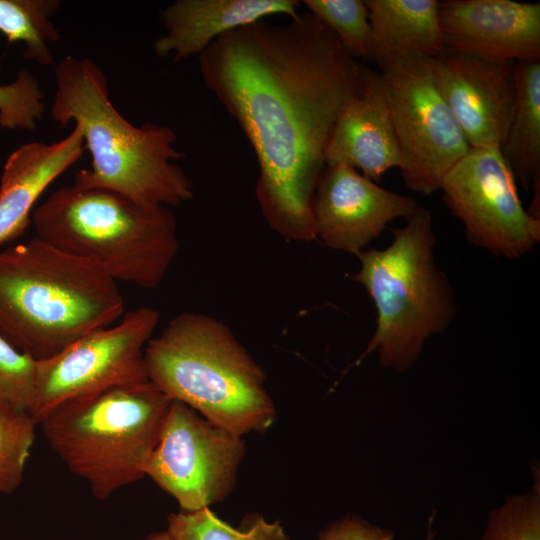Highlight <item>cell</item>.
Listing matches in <instances>:
<instances>
[{
    "mask_svg": "<svg viewBox=\"0 0 540 540\" xmlns=\"http://www.w3.org/2000/svg\"><path fill=\"white\" fill-rule=\"evenodd\" d=\"M171 402L147 380L63 402L38 425L69 471L104 500L145 477Z\"/></svg>",
    "mask_w": 540,
    "mask_h": 540,
    "instance_id": "7",
    "label": "cell"
},
{
    "mask_svg": "<svg viewBox=\"0 0 540 540\" xmlns=\"http://www.w3.org/2000/svg\"><path fill=\"white\" fill-rule=\"evenodd\" d=\"M167 526L173 540H289L279 520L269 522L262 515L251 514L235 528L210 507L170 513Z\"/></svg>",
    "mask_w": 540,
    "mask_h": 540,
    "instance_id": "21",
    "label": "cell"
},
{
    "mask_svg": "<svg viewBox=\"0 0 540 540\" xmlns=\"http://www.w3.org/2000/svg\"><path fill=\"white\" fill-rule=\"evenodd\" d=\"M445 52L496 62L540 61V3L439 1Z\"/></svg>",
    "mask_w": 540,
    "mask_h": 540,
    "instance_id": "14",
    "label": "cell"
},
{
    "mask_svg": "<svg viewBox=\"0 0 540 540\" xmlns=\"http://www.w3.org/2000/svg\"><path fill=\"white\" fill-rule=\"evenodd\" d=\"M325 166H350L372 181L401 168V153L378 72L367 68L359 91L344 105L324 151Z\"/></svg>",
    "mask_w": 540,
    "mask_h": 540,
    "instance_id": "15",
    "label": "cell"
},
{
    "mask_svg": "<svg viewBox=\"0 0 540 540\" xmlns=\"http://www.w3.org/2000/svg\"><path fill=\"white\" fill-rule=\"evenodd\" d=\"M418 207L415 198L383 188L350 166H325L313 198L316 238L357 256L391 221L407 219Z\"/></svg>",
    "mask_w": 540,
    "mask_h": 540,
    "instance_id": "12",
    "label": "cell"
},
{
    "mask_svg": "<svg viewBox=\"0 0 540 540\" xmlns=\"http://www.w3.org/2000/svg\"><path fill=\"white\" fill-rule=\"evenodd\" d=\"M31 103V87L24 78L16 77L12 83L0 85V126L12 127L20 123Z\"/></svg>",
    "mask_w": 540,
    "mask_h": 540,
    "instance_id": "27",
    "label": "cell"
},
{
    "mask_svg": "<svg viewBox=\"0 0 540 540\" xmlns=\"http://www.w3.org/2000/svg\"><path fill=\"white\" fill-rule=\"evenodd\" d=\"M434 82L472 148L501 147L515 105V62L449 52L431 58Z\"/></svg>",
    "mask_w": 540,
    "mask_h": 540,
    "instance_id": "13",
    "label": "cell"
},
{
    "mask_svg": "<svg viewBox=\"0 0 540 540\" xmlns=\"http://www.w3.org/2000/svg\"><path fill=\"white\" fill-rule=\"evenodd\" d=\"M145 540H173L167 531L153 533L149 535Z\"/></svg>",
    "mask_w": 540,
    "mask_h": 540,
    "instance_id": "28",
    "label": "cell"
},
{
    "mask_svg": "<svg viewBox=\"0 0 540 540\" xmlns=\"http://www.w3.org/2000/svg\"><path fill=\"white\" fill-rule=\"evenodd\" d=\"M118 283L38 237L0 250V337L36 360L125 314Z\"/></svg>",
    "mask_w": 540,
    "mask_h": 540,
    "instance_id": "3",
    "label": "cell"
},
{
    "mask_svg": "<svg viewBox=\"0 0 540 540\" xmlns=\"http://www.w3.org/2000/svg\"><path fill=\"white\" fill-rule=\"evenodd\" d=\"M54 72L51 117L61 126H78L91 156L90 169L75 174L74 186L110 189L139 203L166 207L193 198V182L176 164L184 154L175 148L170 127L130 123L112 104L102 68L89 58L67 55Z\"/></svg>",
    "mask_w": 540,
    "mask_h": 540,
    "instance_id": "2",
    "label": "cell"
},
{
    "mask_svg": "<svg viewBox=\"0 0 540 540\" xmlns=\"http://www.w3.org/2000/svg\"><path fill=\"white\" fill-rule=\"evenodd\" d=\"M394 533L356 515L336 520L323 529L317 540H392Z\"/></svg>",
    "mask_w": 540,
    "mask_h": 540,
    "instance_id": "26",
    "label": "cell"
},
{
    "mask_svg": "<svg viewBox=\"0 0 540 540\" xmlns=\"http://www.w3.org/2000/svg\"><path fill=\"white\" fill-rule=\"evenodd\" d=\"M59 0H0V32L8 42L24 44V57L40 65L54 62L49 44L60 39L51 17Z\"/></svg>",
    "mask_w": 540,
    "mask_h": 540,
    "instance_id": "20",
    "label": "cell"
},
{
    "mask_svg": "<svg viewBox=\"0 0 540 540\" xmlns=\"http://www.w3.org/2000/svg\"><path fill=\"white\" fill-rule=\"evenodd\" d=\"M302 3L357 60H372L371 26L362 0H304Z\"/></svg>",
    "mask_w": 540,
    "mask_h": 540,
    "instance_id": "23",
    "label": "cell"
},
{
    "mask_svg": "<svg viewBox=\"0 0 540 540\" xmlns=\"http://www.w3.org/2000/svg\"><path fill=\"white\" fill-rule=\"evenodd\" d=\"M36 237L77 257L115 282L157 287L178 249L177 222L162 205L98 187H61L34 208Z\"/></svg>",
    "mask_w": 540,
    "mask_h": 540,
    "instance_id": "5",
    "label": "cell"
},
{
    "mask_svg": "<svg viewBox=\"0 0 540 540\" xmlns=\"http://www.w3.org/2000/svg\"><path fill=\"white\" fill-rule=\"evenodd\" d=\"M439 190L474 246L514 260L539 244L540 219L523 207L499 147H470L445 174Z\"/></svg>",
    "mask_w": 540,
    "mask_h": 540,
    "instance_id": "10",
    "label": "cell"
},
{
    "mask_svg": "<svg viewBox=\"0 0 540 540\" xmlns=\"http://www.w3.org/2000/svg\"><path fill=\"white\" fill-rule=\"evenodd\" d=\"M144 364L148 380L169 399L241 437L262 433L275 420L263 369L214 317H174L148 341Z\"/></svg>",
    "mask_w": 540,
    "mask_h": 540,
    "instance_id": "4",
    "label": "cell"
},
{
    "mask_svg": "<svg viewBox=\"0 0 540 540\" xmlns=\"http://www.w3.org/2000/svg\"><path fill=\"white\" fill-rule=\"evenodd\" d=\"M37 425L29 411L0 402V493L21 484Z\"/></svg>",
    "mask_w": 540,
    "mask_h": 540,
    "instance_id": "22",
    "label": "cell"
},
{
    "mask_svg": "<svg viewBox=\"0 0 540 540\" xmlns=\"http://www.w3.org/2000/svg\"><path fill=\"white\" fill-rule=\"evenodd\" d=\"M429 537H430V535H429ZM429 537H428V539H427V540H429Z\"/></svg>",
    "mask_w": 540,
    "mask_h": 540,
    "instance_id": "29",
    "label": "cell"
},
{
    "mask_svg": "<svg viewBox=\"0 0 540 540\" xmlns=\"http://www.w3.org/2000/svg\"><path fill=\"white\" fill-rule=\"evenodd\" d=\"M159 322L150 307L125 312L116 323L79 338L61 352L37 360L30 413L40 420L56 406L110 387L148 380L144 350Z\"/></svg>",
    "mask_w": 540,
    "mask_h": 540,
    "instance_id": "9",
    "label": "cell"
},
{
    "mask_svg": "<svg viewBox=\"0 0 540 540\" xmlns=\"http://www.w3.org/2000/svg\"><path fill=\"white\" fill-rule=\"evenodd\" d=\"M384 249L360 252L352 280L373 300L376 328L356 364L378 352L380 364L398 372L409 369L426 341L443 333L456 313L449 280L435 261L432 214L418 207Z\"/></svg>",
    "mask_w": 540,
    "mask_h": 540,
    "instance_id": "6",
    "label": "cell"
},
{
    "mask_svg": "<svg viewBox=\"0 0 540 540\" xmlns=\"http://www.w3.org/2000/svg\"><path fill=\"white\" fill-rule=\"evenodd\" d=\"M480 540H540V492L509 496L492 510Z\"/></svg>",
    "mask_w": 540,
    "mask_h": 540,
    "instance_id": "24",
    "label": "cell"
},
{
    "mask_svg": "<svg viewBox=\"0 0 540 540\" xmlns=\"http://www.w3.org/2000/svg\"><path fill=\"white\" fill-rule=\"evenodd\" d=\"M430 57L404 54L378 63L400 153L405 185L429 195L470 146L440 94Z\"/></svg>",
    "mask_w": 540,
    "mask_h": 540,
    "instance_id": "8",
    "label": "cell"
},
{
    "mask_svg": "<svg viewBox=\"0 0 540 540\" xmlns=\"http://www.w3.org/2000/svg\"><path fill=\"white\" fill-rule=\"evenodd\" d=\"M78 126L53 143L22 144L6 159L0 178V246L21 235L44 191L83 154Z\"/></svg>",
    "mask_w": 540,
    "mask_h": 540,
    "instance_id": "17",
    "label": "cell"
},
{
    "mask_svg": "<svg viewBox=\"0 0 540 540\" xmlns=\"http://www.w3.org/2000/svg\"><path fill=\"white\" fill-rule=\"evenodd\" d=\"M198 59L205 86L255 153V195L268 225L287 239H316L325 147L368 67L308 11L286 24L260 20L228 31Z\"/></svg>",
    "mask_w": 540,
    "mask_h": 540,
    "instance_id": "1",
    "label": "cell"
},
{
    "mask_svg": "<svg viewBox=\"0 0 540 540\" xmlns=\"http://www.w3.org/2000/svg\"><path fill=\"white\" fill-rule=\"evenodd\" d=\"M37 360L0 337V402L30 412Z\"/></svg>",
    "mask_w": 540,
    "mask_h": 540,
    "instance_id": "25",
    "label": "cell"
},
{
    "mask_svg": "<svg viewBox=\"0 0 540 540\" xmlns=\"http://www.w3.org/2000/svg\"><path fill=\"white\" fill-rule=\"evenodd\" d=\"M515 79L513 115L500 151L515 179L533 189L528 212L540 218V61L516 63Z\"/></svg>",
    "mask_w": 540,
    "mask_h": 540,
    "instance_id": "19",
    "label": "cell"
},
{
    "mask_svg": "<svg viewBox=\"0 0 540 540\" xmlns=\"http://www.w3.org/2000/svg\"><path fill=\"white\" fill-rule=\"evenodd\" d=\"M371 26L372 60L445 52L437 0H364Z\"/></svg>",
    "mask_w": 540,
    "mask_h": 540,
    "instance_id": "18",
    "label": "cell"
},
{
    "mask_svg": "<svg viewBox=\"0 0 540 540\" xmlns=\"http://www.w3.org/2000/svg\"><path fill=\"white\" fill-rule=\"evenodd\" d=\"M296 0H177L160 11L165 33L153 43L159 57L174 62L199 56L224 33L243 25L282 14L295 18Z\"/></svg>",
    "mask_w": 540,
    "mask_h": 540,
    "instance_id": "16",
    "label": "cell"
},
{
    "mask_svg": "<svg viewBox=\"0 0 540 540\" xmlns=\"http://www.w3.org/2000/svg\"><path fill=\"white\" fill-rule=\"evenodd\" d=\"M245 455L242 437L172 400L145 468L182 511H197L232 492Z\"/></svg>",
    "mask_w": 540,
    "mask_h": 540,
    "instance_id": "11",
    "label": "cell"
}]
</instances>
